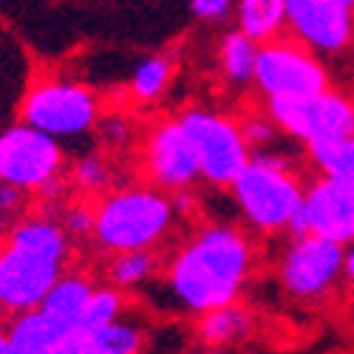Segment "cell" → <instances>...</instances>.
<instances>
[{"label":"cell","instance_id":"cell-33","mask_svg":"<svg viewBox=\"0 0 354 354\" xmlns=\"http://www.w3.org/2000/svg\"><path fill=\"white\" fill-rule=\"evenodd\" d=\"M351 133H354V131H351Z\"/></svg>","mask_w":354,"mask_h":354},{"label":"cell","instance_id":"cell-23","mask_svg":"<svg viewBox=\"0 0 354 354\" xmlns=\"http://www.w3.org/2000/svg\"><path fill=\"white\" fill-rule=\"evenodd\" d=\"M170 77V66L165 60H147L139 66L136 77H133V91L142 100H153L162 94V88L167 85Z\"/></svg>","mask_w":354,"mask_h":354},{"label":"cell","instance_id":"cell-24","mask_svg":"<svg viewBox=\"0 0 354 354\" xmlns=\"http://www.w3.org/2000/svg\"><path fill=\"white\" fill-rule=\"evenodd\" d=\"M278 131H281V128L272 122V116H267V120H250V122L241 128L247 145H250V147H258V151L270 147V145L275 142V133H278Z\"/></svg>","mask_w":354,"mask_h":354},{"label":"cell","instance_id":"cell-20","mask_svg":"<svg viewBox=\"0 0 354 354\" xmlns=\"http://www.w3.org/2000/svg\"><path fill=\"white\" fill-rule=\"evenodd\" d=\"M247 329H250L247 315L241 309H235L232 304L207 309L201 320V337L210 346H227V343L241 340L247 335Z\"/></svg>","mask_w":354,"mask_h":354},{"label":"cell","instance_id":"cell-8","mask_svg":"<svg viewBox=\"0 0 354 354\" xmlns=\"http://www.w3.org/2000/svg\"><path fill=\"white\" fill-rule=\"evenodd\" d=\"M182 128L196 147L201 173L213 185H232L250 162V145L244 133L210 111H190L182 120Z\"/></svg>","mask_w":354,"mask_h":354},{"label":"cell","instance_id":"cell-7","mask_svg":"<svg viewBox=\"0 0 354 354\" xmlns=\"http://www.w3.org/2000/svg\"><path fill=\"white\" fill-rule=\"evenodd\" d=\"M272 122L301 142H323L354 131V102L335 91H320L306 100H270Z\"/></svg>","mask_w":354,"mask_h":354},{"label":"cell","instance_id":"cell-16","mask_svg":"<svg viewBox=\"0 0 354 354\" xmlns=\"http://www.w3.org/2000/svg\"><path fill=\"white\" fill-rule=\"evenodd\" d=\"M88 301H91V286L85 281H80V278L60 281L57 278V283L46 292V298L40 301L37 309H43L57 323H63L66 329H74L85 312V306H88Z\"/></svg>","mask_w":354,"mask_h":354},{"label":"cell","instance_id":"cell-30","mask_svg":"<svg viewBox=\"0 0 354 354\" xmlns=\"http://www.w3.org/2000/svg\"><path fill=\"white\" fill-rule=\"evenodd\" d=\"M105 133H108V139H122V133H125V128H122L120 122H111V125L105 128Z\"/></svg>","mask_w":354,"mask_h":354},{"label":"cell","instance_id":"cell-12","mask_svg":"<svg viewBox=\"0 0 354 354\" xmlns=\"http://www.w3.org/2000/svg\"><path fill=\"white\" fill-rule=\"evenodd\" d=\"M26 122L48 136H74L94 122V100L77 85H43L26 100Z\"/></svg>","mask_w":354,"mask_h":354},{"label":"cell","instance_id":"cell-9","mask_svg":"<svg viewBox=\"0 0 354 354\" xmlns=\"http://www.w3.org/2000/svg\"><path fill=\"white\" fill-rule=\"evenodd\" d=\"M286 26L315 54L340 57L354 46V6L346 0H286Z\"/></svg>","mask_w":354,"mask_h":354},{"label":"cell","instance_id":"cell-26","mask_svg":"<svg viewBox=\"0 0 354 354\" xmlns=\"http://www.w3.org/2000/svg\"><path fill=\"white\" fill-rule=\"evenodd\" d=\"M232 3H235V0H190L193 12L198 17H204V20H221V17H227Z\"/></svg>","mask_w":354,"mask_h":354},{"label":"cell","instance_id":"cell-1","mask_svg":"<svg viewBox=\"0 0 354 354\" xmlns=\"http://www.w3.org/2000/svg\"><path fill=\"white\" fill-rule=\"evenodd\" d=\"M250 272V244L241 232L216 227L201 232L173 267V289L193 312L232 304Z\"/></svg>","mask_w":354,"mask_h":354},{"label":"cell","instance_id":"cell-19","mask_svg":"<svg viewBox=\"0 0 354 354\" xmlns=\"http://www.w3.org/2000/svg\"><path fill=\"white\" fill-rule=\"evenodd\" d=\"M255 63H258V40L250 35L239 32L227 35L221 46V71L227 74L230 82H250L255 77Z\"/></svg>","mask_w":354,"mask_h":354},{"label":"cell","instance_id":"cell-5","mask_svg":"<svg viewBox=\"0 0 354 354\" xmlns=\"http://www.w3.org/2000/svg\"><path fill=\"white\" fill-rule=\"evenodd\" d=\"M252 80L270 100H306L329 88L326 68L304 43L261 46Z\"/></svg>","mask_w":354,"mask_h":354},{"label":"cell","instance_id":"cell-28","mask_svg":"<svg viewBox=\"0 0 354 354\" xmlns=\"http://www.w3.org/2000/svg\"><path fill=\"white\" fill-rule=\"evenodd\" d=\"M68 232H74V235H88L94 230V216H91V210H82V207H77V210H71L68 213Z\"/></svg>","mask_w":354,"mask_h":354},{"label":"cell","instance_id":"cell-14","mask_svg":"<svg viewBox=\"0 0 354 354\" xmlns=\"http://www.w3.org/2000/svg\"><path fill=\"white\" fill-rule=\"evenodd\" d=\"M71 329L63 323L48 317L43 309L28 312L15 323L9 340H12V354H63V343Z\"/></svg>","mask_w":354,"mask_h":354},{"label":"cell","instance_id":"cell-13","mask_svg":"<svg viewBox=\"0 0 354 354\" xmlns=\"http://www.w3.org/2000/svg\"><path fill=\"white\" fill-rule=\"evenodd\" d=\"M147 165H151L153 179L165 187H187L201 173L196 147L187 131L182 128V122L162 125L153 133L151 151H147Z\"/></svg>","mask_w":354,"mask_h":354},{"label":"cell","instance_id":"cell-21","mask_svg":"<svg viewBox=\"0 0 354 354\" xmlns=\"http://www.w3.org/2000/svg\"><path fill=\"white\" fill-rule=\"evenodd\" d=\"M120 315V298L113 292L102 289V292H91V301H88L82 317L74 329H100L105 323H113Z\"/></svg>","mask_w":354,"mask_h":354},{"label":"cell","instance_id":"cell-32","mask_svg":"<svg viewBox=\"0 0 354 354\" xmlns=\"http://www.w3.org/2000/svg\"><path fill=\"white\" fill-rule=\"evenodd\" d=\"M346 3H348V6H354V0H346Z\"/></svg>","mask_w":354,"mask_h":354},{"label":"cell","instance_id":"cell-10","mask_svg":"<svg viewBox=\"0 0 354 354\" xmlns=\"http://www.w3.org/2000/svg\"><path fill=\"white\" fill-rule=\"evenodd\" d=\"M289 230L292 235L315 232L343 247L351 244L354 241V185L320 176L312 187L304 190V204L298 216L292 218Z\"/></svg>","mask_w":354,"mask_h":354},{"label":"cell","instance_id":"cell-6","mask_svg":"<svg viewBox=\"0 0 354 354\" xmlns=\"http://www.w3.org/2000/svg\"><path fill=\"white\" fill-rule=\"evenodd\" d=\"M343 244L323 239V235H295L281 263L283 289L298 301H317L329 295L343 278Z\"/></svg>","mask_w":354,"mask_h":354},{"label":"cell","instance_id":"cell-18","mask_svg":"<svg viewBox=\"0 0 354 354\" xmlns=\"http://www.w3.org/2000/svg\"><path fill=\"white\" fill-rule=\"evenodd\" d=\"M306 147H309V156L317 165L320 176H329V179H340V182L354 185V133L312 142Z\"/></svg>","mask_w":354,"mask_h":354},{"label":"cell","instance_id":"cell-2","mask_svg":"<svg viewBox=\"0 0 354 354\" xmlns=\"http://www.w3.org/2000/svg\"><path fill=\"white\" fill-rule=\"evenodd\" d=\"M66 235L51 221L20 224L0 255V306L26 312L40 306L60 278Z\"/></svg>","mask_w":354,"mask_h":354},{"label":"cell","instance_id":"cell-15","mask_svg":"<svg viewBox=\"0 0 354 354\" xmlns=\"http://www.w3.org/2000/svg\"><path fill=\"white\" fill-rule=\"evenodd\" d=\"M139 343V332L113 320L100 329H71L63 343V354H131Z\"/></svg>","mask_w":354,"mask_h":354},{"label":"cell","instance_id":"cell-29","mask_svg":"<svg viewBox=\"0 0 354 354\" xmlns=\"http://www.w3.org/2000/svg\"><path fill=\"white\" fill-rule=\"evenodd\" d=\"M343 278L354 286V241L346 244V252H343Z\"/></svg>","mask_w":354,"mask_h":354},{"label":"cell","instance_id":"cell-4","mask_svg":"<svg viewBox=\"0 0 354 354\" xmlns=\"http://www.w3.org/2000/svg\"><path fill=\"white\" fill-rule=\"evenodd\" d=\"M170 224V204L147 190L120 193L102 204L94 216L97 239L111 250H145Z\"/></svg>","mask_w":354,"mask_h":354},{"label":"cell","instance_id":"cell-11","mask_svg":"<svg viewBox=\"0 0 354 354\" xmlns=\"http://www.w3.org/2000/svg\"><path fill=\"white\" fill-rule=\"evenodd\" d=\"M60 167L54 136L35 125H20L0 136V182L17 187H43Z\"/></svg>","mask_w":354,"mask_h":354},{"label":"cell","instance_id":"cell-31","mask_svg":"<svg viewBox=\"0 0 354 354\" xmlns=\"http://www.w3.org/2000/svg\"><path fill=\"white\" fill-rule=\"evenodd\" d=\"M0 354H12V340H9V335H0Z\"/></svg>","mask_w":354,"mask_h":354},{"label":"cell","instance_id":"cell-22","mask_svg":"<svg viewBox=\"0 0 354 354\" xmlns=\"http://www.w3.org/2000/svg\"><path fill=\"white\" fill-rule=\"evenodd\" d=\"M151 270H153V258L145 250H125L120 258L113 261L111 275H113L116 283L131 286V283H139L142 278L151 275Z\"/></svg>","mask_w":354,"mask_h":354},{"label":"cell","instance_id":"cell-27","mask_svg":"<svg viewBox=\"0 0 354 354\" xmlns=\"http://www.w3.org/2000/svg\"><path fill=\"white\" fill-rule=\"evenodd\" d=\"M23 204V187L0 182V213H15Z\"/></svg>","mask_w":354,"mask_h":354},{"label":"cell","instance_id":"cell-3","mask_svg":"<svg viewBox=\"0 0 354 354\" xmlns=\"http://www.w3.org/2000/svg\"><path fill=\"white\" fill-rule=\"evenodd\" d=\"M232 190L239 207L258 230H289L304 204V187L292 176L289 159L270 153L267 147L250 156L244 170L235 176Z\"/></svg>","mask_w":354,"mask_h":354},{"label":"cell","instance_id":"cell-17","mask_svg":"<svg viewBox=\"0 0 354 354\" xmlns=\"http://www.w3.org/2000/svg\"><path fill=\"white\" fill-rule=\"evenodd\" d=\"M239 23L252 40H272L286 26V0H239Z\"/></svg>","mask_w":354,"mask_h":354},{"label":"cell","instance_id":"cell-25","mask_svg":"<svg viewBox=\"0 0 354 354\" xmlns=\"http://www.w3.org/2000/svg\"><path fill=\"white\" fill-rule=\"evenodd\" d=\"M105 179H108V173L100 159H85L77 167V182L82 187H100V185H105Z\"/></svg>","mask_w":354,"mask_h":354}]
</instances>
